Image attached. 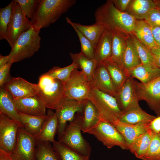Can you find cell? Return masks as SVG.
<instances>
[{"mask_svg": "<svg viewBox=\"0 0 160 160\" xmlns=\"http://www.w3.org/2000/svg\"><path fill=\"white\" fill-rule=\"evenodd\" d=\"M95 23L111 29L132 34L136 20L126 12H121L111 0L99 7L94 14Z\"/></svg>", "mask_w": 160, "mask_h": 160, "instance_id": "obj_1", "label": "cell"}, {"mask_svg": "<svg viewBox=\"0 0 160 160\" xmlns=\"http://www.w3.org/2000/svg\"><path fill=\"white\" fill-rule=\"evenodd\" d=\"M76 0H39L30 21L34 29L40 31L55 22L76 3Z\"/></svg>", "mask_w": 160, "mask_h": 160, "instance_id": "obj_2", "label": "cell"}, {"mask_svg": "<svg viewBox=\"0 0 160 160\" xmlns=\"http://www.w3.org/2000/svg\"><path fill=\"white\" fill-rule=\"evenodd\" d=\"M82 121V112L77 113L58 141L79 154L89 157L91 148L81 134Z\"/></svg>", "mask_w": 160, "mask_h": 160, "instance_id": "obj_3", "label": "cell"}, {"mask_svg": "<svg viewBox=\"0 0 160 160\" xmlns=\"http://www.w3.org/2000/svg\"><path fill=\"white\" fill-rule=\"evenodd\" d=\"M40 32L33 27L20 35L8 55L9 63L12 64L33 56L40 47Z\"/></svg>", "mask_w": 160, "mask_h": 160, "instance_id": "obj_4", "label": "cell"}, {"mask_svg": "<svg viewBox=\"0 0 160 160\" xmlns=\"http://www.w3.org/2000/svg\"><path fill=\"white\" fill-rule=\"evenodd\" d=\"M87 99L96 107L100 119L109 123L119 119L122 114L116 98L97 89L91 87Z\"/></svg>", "mask_w": 160, "mask_h": 160, "instance_id": "obj_5", "label": "cell"}, {"mask_svg": "<svg viewBox=\"0 0 160 160\" xmlns=\"http://www.w3.org/2000/svg\"><path fill=\"white\" fill-rule=\"evenodd\" d=\"M87 133L94 136L108 148L118 146L123 150H129V145L117 129L103 119H100Z\"/></svg>", "mask_w": 160, "mask_h": 160, "instance_id": "obj_6", "label": "cell"}, {"mask_svg": "<svg viewBox=\"0 0 160 160\" xmlns=\"http://www.w3.org/2000/svg\"><path fill=\"white\" fill-rule=\"evenodd\" d=\"M12 1V16L5 37L11 48L14 46L20 35L33 27L30 20L22 11L19 3L16 0Z\"/></svg>", "mask_w": 160, "mask_h": 160, "instance_id": "obj_7", "label": "cell"}, {"mask_svg": "<svg viewBox=\"0 0 160 160\" xmlns=\"http://www.w3.org/2000/svg\"><path fill=\"white\" fill-rule=\"evenodd\" d=\"M64 85L65 96L79 102H83L87 99L91 89L87 76L77 68L73 71Z\"/></svg>", "mask_w": 160, "mask_h": 160, "instance_id": "obj_8", "label": "cell"}, {"mask_svg": "<svg viewBox=\"0 0 160 160\" xmlns=\"http://www.w3.org/2000/svg\"><path fill=\"white\" fill-rule=\"evenodd\" d=\"M135 91L139 101L144 100L156 115L160 116V76L146 83L134 80Z\"/></svg>", "mask_w": 160, "mask_h": 160, "instance_id": "obj_9", "label": "cell"}, {"mask_svg": "<svg viewBox=\"0 0 160 160\" xmlns=\"http://www.w3.org/2000/svg\"><path fill=\"white\" fill-rule=\"evenodd\" d=\"M84 102H79L65 96L55 110L58 120L57 134L58 140L63 135L68 122L72 121L76 114L83 112Z\"/></svg>", "mask_w": 160, "mask_h": 160, "instance_id": "obj_10", "label": "cell"}, {"mask_svg": "<svg viewBox=\"0 0 160 160\" xmlns=\"http://www.w3.org/2000/svg\"><path fill=\"white\" fill-rule=\"evenodd\" d=\"M37 95L42 100L47 108L55 110L62 101L65 95L64 83L57 79H53L42 88L34 84Z\"/></svg>", "mask_w": 160, "mask_h": 160, "instance_id": "obj_11", "label": "cell"}, {"mask_svg": "<svg viewBox=\"0 0 160 160\" xmlns=\"http://www.w3.org/2000/svg\"><path fill=\"white\" fill-rule=\"evenodd\" d=\"M37 140L24 128L19 127L15 146L10 155L13 160H35Z\"/></svg>", "mask_w": 160, "mask_h": 160, "instance_id": "obj_12", "label": "cell"}, {"mask_svg": "<svg viewBox=\"0 0 160 160\" xmlns=\"http://www.w3.org/2000/svg\"><path fill=\"white\" fill-rule=\"evenodd\" d=\"M19 127L14 120L0 114V148L10 154L12 152L16 145Z\"/></svg>", "mask_w": 160, "mask_h": 160, "instance_id": "obj_13", "label": "cell"}, {"mask_svg": "<svg viewBox=\"0 0 160 160\" xmlns=\"http://www.w3.org/2000/svg\"><path fill=\"white\" fill-rule=\"evenodd\" d=\"M134 81L133 78L129 77L116 91L114 97L123 112L141 108L139 104Z\"/></svg>", "mask_w": 160, "mask_h": 160, "instance_id": "obj_14", "label": "cell"}, {"mask_svg": "<svg viewBox=\"0 0 160 160\" xmlns=\"http://www.w3.org/2000/svg\"><path fill=\"white\" fill-rule=\"evenodd\" d=\"M4 86L14 99H20L37 95L34 84L21 77H12Z\"/></svg>", "mask_w": 160, "mask_h": 160, "instance_id": "obj_15", "label": "cell"}, {"mask_svg": "<svg viewBox=\"0 0 160 160\" xmlns=\"http://www.w3.org/2000/svg\"><path fill=\"white\" fill-rule=\"evenodd\" d=\"M18 112L28 115L44 116L47 115V107L37 95L18 100L14 99Z\"/></svg>", "mask_w": 160, "mask_h": 160, "instance_id": "obj_16", "label": "cell"}, {"mask_svg": "<svg viewBox=\"0 0 160 160\" xmlns=\"http://www.w3.org/2000/svg\"><path fill=\"white\" fill-rule=\"evenodd\" d=\"M91 88L97 89L114 97L116 90L103 63L98 64L90 82Z\"/></svg>", "mask_w": 160, "mask_h": 160, "instance_id": "obj_17", "label": "cell"}, {"mask_svg": "<svg viewBox=\"0 0 160 160\" xmlns=\"http://www.w3.org/2000/svg\"><path fill=\"white\" fill-rule=\"evenodd\" d=\"M112 42V30L104 27L102 34L95 49L94 59L97 65L104 64L111 59Z\"/></svg>", "mask_w": 160, "mask_h": 160, "instance_id": "obj_18", "label": "cell"}, {"mask_svg": "<svg viewBox=\"0 0 160 160\" xmlns=\"http://www.w3.org/2000/svg\"><path fill=\"white\" fill-rule=\"evenodd\" d=\"M110 123L117 129L129 146L138 137L150 129L151 123L131 125L116 119Z\"/></svg>", "mask_w": 160, "mask_h": 160, "instance_id": "obj_19", "label": "cell"}, {"mask_svg": "<svg viewBox=\"0 0 160 160\" xmlns=\"http://www.w3.org/2000/svg\"><path fill=\"white\" fill-rule=\"evenodd\" d=\"M57 127L58 120L55 112L49 109L41 130L34 137L37 141L52 143L55 140V136L57 132Z\"/></svg>", "mask_w": 160, "mask_h": 160, "instance_id": "obj_20", "label": "cell"}, {"mask_svg": "<svg viewBox=\"0 0 160 160\" xmlns=\"http://www.w3.org/2000/svg\"><path fill=\"white\" fill-rule=\"evenodd\" d=\"M0 114L15 121L20 128H24L20 119L13 97L4 86L0 87Z\"/></svg>", "mask_w": 160, "mask_h": 160, "instance_id": "obj_21", "label": "cell"}, {"mask_svg": "<svg viewBox=\"0 0 160 160\" xmlns=\"http://www.w3.org/2000/svg\"><path fill=\"white\" fill-rule=\"evenodd\" d=\"M127 70L130 77L136 78L142 83L151 81L160 76V69L153 65L141 63Z\"/></svg>", "mask_w": 160, "mask_h": 160, "instance_id": "obj_22", "label": "cell"}, {"mask_svg": "<svg viewBox=\"0 0 160 160\" xmlns=\"http://www.w3.org/2000/svg\"><path fill=\"white\" fill-rule=\"evenodd\" d=\"M132 34L150 49L157 46L153 38L151 26L144 20H136Z\"/></svg>", "mask_w": 160, "mask_h": 160, "instance_id": "obj_23", "label": "cell"}, {"mask_svg": "<svg viewBox=\"0 0 160 160\" xmlns=\"http://www.w3.org/2000/svg\"><path fill=\"white\" fill-rule=\"evenodd\" d=\"M112 34V51L111 60L122 66L121 60L129 34L116 30H111Z\"/></svg>", "mask_w": 160, "mask_h": 160, "instance_id": "obj_24", "label": "cell"}, {"mask_svg": "<svg viewBox=\"0 0 160 160\" xmlns=\"http://www.w3.org/2000/svg\"><path fill=\"white\" fill-rule=\"evenodd\" d=\"M156 7L154 0H132L126 12L136 20H144L149 12Z\"/></svg>", "mask_w": 160, "mask_h": 160, "instance_id": "obj_25", "label": "cell"}, {"mask_svg": "<svg viewBox=\"0 0 160 160\" xmlns=\"http://www.w3.org/2000/svg\"><path fill=\"white\" fill-rule=\"evenodd\" d=\"M154 134L150 128L140 135L130 145V152L137 158L142 159L148 149Z\"/></svg>", "mask_w": 160, "mask_h": 160, "instance_id": "obj_26", "label": "cell"}, {"mask_svg": "<svg viewBox=\"0 0 160 160\" xmlns=\"http://www.w3.org/2000/svg\"><path fill=\"white\" fill-rule=\"evenodd\" d=\"M68 23L74 26L94 45L95 49L102 34L104 27L95 23L90 25H84L72 22L68 17H66Z\"/></svg>", "mask_w": 160, "mask_h": 160, "instance_id": "obj_27", "label": "cell"}, {"mask_svg": "<svg viewBox=\"0 0 160 160\" xmlns=\"http://www.w3.org/2000/svg\"><path fill=\"white\" fill-rule=\"evenodd\" d=\"M82 114V131L87 133L98 122L100 118L96 107L88 99L84 102Z\"/></svg>", "mask_w": 160, "mask_h": 160, "instance_id": "obj_28", "label": "cell"}, {"mask_svg": "<svg viewBox=\"0 0 160 160\" xmlns=\"http://www.w3.org/2000/svg\"><path fill=\"white\" fill-rule=\"evenodd\" d=\"M156 117L147 113L140 108L123 112L119 119L128 124L136 125L151 123Z\"/></svg>", "mask_w": 160, "mask_h": 160, "instance_id": "obj_29", "label": "cell"}, {"mask_svg": "<svg viewBox=\"0 0 160 160\" xmlns=\"http://www.w3.org/2000/svg\"><path fill=\"white\" fill-rule=\"evenodd\" d=\"M115 87L119 88L130 77L127 69L110 59L104 63Z\"/></svg>", "mask_w": 160, "mask_h": 160, "instance_id": "obj_30", "label": "cell"}, {"mask_svg": "<svg viewBox=\"0 0 160 160\" xmlns=\"http://www.w3.org/2000/svg\"><path fill=\"white\" fill-rule=\"evenodd\" d=\"M69 54L72 62L76 65L78 68L81 69L90 82L97 65L95 60L88 58L80 52L77 53L71 52Z\"/></svg>", "mask_w": 160, "mask_h": 160, "instance_id": "obj_31", "label": "cell"}, {"mask_svg": "<svg viewBox=\"0 0 160 160\" xmlns=\"http://www.w3.org/2000/svg\"><path fill=\"white\" fill-rule=\"evenodd\" d=\"M122 65L127 70L136 67L142 63L136 48L129 34L121 60Z\"/></svg>", "mask_w": 160, "mask_h": 160, "instance_id": "obj_32", "label": "cell"}, {"mask_svg": "<svg viewBox=\"0 0 160 160\" xmlns=\"http://www.w3.org/2000/svg\"><path fill=\"white\" fill-rule=\"evenodd\" d=\"M20 120L25 129L34 137L41 130L47 116H36L18 112Z\"/></svg>", "mask_w": 160, "mask_h": 160, "instance_id": "obj_33", "label": "cell"}, {"mask_svg": "<svg viewBox=\"0 0 160 160\" xmlns=\"http://www.w3.org/2000/svg\"><path fill=\"white\" fill-rule=\"evenodd\" d=\"M52 148L60 160H89V157L81 155L59 141L55 140Z\"/></svg>", "mask_w": 160, "mask_h": 160, "instance_id": "obj_34", "label": "cell"}, {"mask_svg": "<svg viewBox=\"0 0 160 160\" xmlns=\"http://www.w3.org/2000/svg\"><path fill=\"white\" fill-rule=\"evenodd\" d=\"M49 142L37 141V160H60Z\"/></svg>", "mask_w": 160, "mask_h": 160, "instance_id": "obj_35", "label": "cell"}, {"mask_svg": "<svg viewBox=\"0 0 160 160\" xmlns=\"http://www.w3.org/2000/svg\"><path fill=\"white\" fill-rule=\"evenodd\" d=\"M76 68H78L76 65L72 62L70 65L63 68L58 66H54L44 74L64 83L68 80L73 71Z\"/></svg>", "mask_w": 160, "mask_h": 160, "instance_id": "obj_36", "label": "cell"}, {"mask_svg": "<svg viewBox=\"0 0 160 160\" xmlns=\"http://www.w3.org/2000/svg\"><path fill=\"white\" fill-rule=\"evenodd\" d=\"M130 35L136 48L142 63L157 66L150 49L140 42L134 35Z\"/></svg>", "mask_w": 160, "mask_h": 160, "instance_id": "obj_37", "label": "cell"}, {"mask_svg": "<svg viewBox=\"0 0 160 160\" xmlns=\"http://www.w3.org/2000/svg\"><path fill=\"white\" fill-rule=\"evenodd\" d=\"M13 1L0 10V39H5L12 12Z\"/></svg>", "mask_w": 160, "mask_h": 160, "instance_id": "obj_38", "label": "cell"}, {"mask_svg": "<svg viewBox=\"0 0 160 160\" xmlns=\"http://www.w3.org/2000/svg\"><path fill=\"white\" fill-rule=\"evenodd\" d=\"M143 160H160V133L154 135Z\"/></svg>", "mask_w": 160, "mask_h": 160, "instance_id": "obj_39", "label": "cell"}, {"mask_svg": "<svg viewBox=\"0 0 160 160\" xmlns=\"http://www.w3.org/2000/svg\"><path fill=\"white\" fill-rule=\"evenodd\" d=\"M71 26L76 33L80 41L81 48L80 52L89 59H94L95 47L93 44L74 26Z\"/></svg>", "mask_w": 160, "mask_h": 160, "instance_id": "obj_40", "label": "cell"}, {"mask_svg": "<svg viewBox=\"0 0 160 160\" xmlns=\"http://www.w3.org/2000/svg\"><path fill=\"white\" fill-rule=\"evenodd\" d=\"M26 16L30 19L35 12L39 0H16Z\"/></svg>", "mask_w": 160, "mask_h": 160, "instance_id": "obj_41", "label": "cell"}, {"mask_svg": "<svg viewBox=\"0 0 160 160\" xmlns=\"http://www.w3.org/2000/svg\"><path fill=\"white\" fill-rule=\"evenodd\" d=\"M144 20L151 27H160V9L157 7L152 9Z\"/></svg>", "mask_w": 160, "mask_h": 160, "instance_id": "obj_42", "label": "cell"}, {"mask_svg": "<svg viewBox=\"0 0 160 160\" xmlns=\"http://www.w3.org/2000/svg\"><path fill=\"white\" fill-rule=\"evenodd\" d=\"M12 64L8 63L0 68V87L4 86L12 78L10 74L11 67Z\"/></svg>", "mask_w": 160, "mask_h": 160, "instance_id": "obj_43", "label": "cell"}, {"mask_svg": "<svg viewBox=\"0 0 160 160\" xmlns=\"http://www.w3.org/2000/svg\"><path fill=\"white\" fill-rule=\"evenodd\" d=\"M115 7L120 11L126 12L132 0H111Z\"/></svg>", "mask_w": 160, "mask_h": 160, "instance_id": "obj_44", "label": "cell"}, {"mask_svg": "<svg viewBox=\"0 0 160 160\" xmlns=\"http://www.w3.org/2000/svg\"><path fill=\"white\" fill-rule=\"evenodd\" d=\"M150 50L156 65L160 69V46H157Z\"/></svg>", "mask_w": 160, "mask_h": 160, "instance_id": "obj_45", "label": "cell"}, {"mask_svg": "<svg viewBox=\"0 0 160 160\" xmlns=\"http://www.w3.org/2000/svg\"><path fill=\"white\" fill-rule=\"evenodd\" d=\"M150 128L155 133H160V116H156L151 122Z\"/></svg>", "mask_w": 160, "mask_h": 160, "instance_id": "obj_46", "label": "cell"}, {"mask_svg": "<svg viewBox=\"0 0 160 160\" xmlns=\"http://www.w3.org/2000/svg\"><path fill=\"white\" fill-rule=\"evenodd\" d=\"M151 28L155 42L157 46H160V27Z\"/></svg>", "mask_w": 160, "mask_h": 160, "instance_id": "obj_47", "label": "cell"}, {"mask_svg": "<svg viewBox=\"0 0 160 160\" xmlns=\"http://www.w3.org/2000/svg\"><path fill=\"white\" fill-rule=\"evenodd\" d=\"M0 160H13L10 154L0 148Z\"/></svg>", "mask_w": 160, "mask_h": 160, "instance_id": "obj_48", "label": "cell"}, {"mask_svg": "<svg viewBox=\"0 0 160 160\" xmlns=\"http://www.w3.org/2000/svg\"><path fill=\"white\" fill-rule=\"evenodd\" d=\"M9 62V57L8 55L3 56L0 55V68L4 66Z\"/></svg>", "mask_w": 160, "mask_h": 160, "instance_id": "obj_49", "label": "cell"}, {"mask_svg": "<svg viewBox=\"0 0 160 160\" xmlns=\"http://www.w3.org/2000/svg\"><path fill=\"white\" fill-rule=\"evenodd\" d=\"M156 7L160 9V0H154Z\"/></svg>", "mask_w": 160, "mask_h": 160, "instance_id": "obj_50", "label": "cell"}]
</instances>
